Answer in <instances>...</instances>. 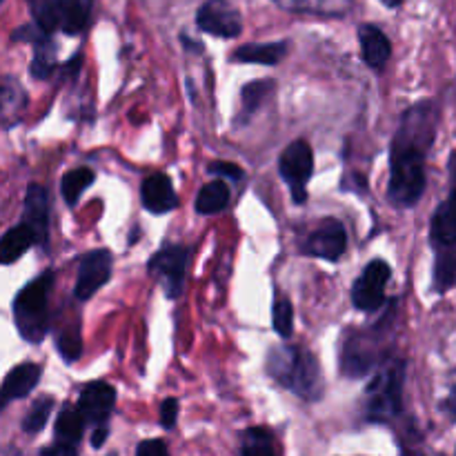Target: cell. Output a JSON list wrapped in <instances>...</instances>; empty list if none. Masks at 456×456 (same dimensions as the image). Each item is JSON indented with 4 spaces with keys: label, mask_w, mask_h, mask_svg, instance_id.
<instances>
[{
    "label": "cell",
    "mask_w": 456,
    "mask_h": 456,
    "mask_svg": "<svg viewBox=\"0 0 456 456\" xmlns=\"http://www.w3.org/2000/svg\"><path fill=\"white\" fill-rule=\"evenodd\" d=\"M227 205H230V187L221 178L200 187L199 196H196V212L203 214V216L223 212Z\"/></svg>",
    "instance_id": "24"
},
{
    "label": "cell",
    "mask_w": 456,
    "mask_h": 456,
    "mask_svg": "<svg viewBox=\"0 0 456 456\" xmlns=\"http://www.w3.org/2000/svg\"><path fill=\"white\" fill-rule=\"evenodd\" d=\"M27 4L34 25L45 34L61 29L62 34L78 36L87 27L94 0H27Z\"/></svg>",
    "instance_id": "6"
},
{
    "label": "cell",
    "mask_w": 456,
    "mask_h": 456,
    "mask_svg": "<svg viewBox=\"0 0 456 456\" xmlns=\"http://www.w3.org/2000/svg\"><path fill=\"white\" fill-rule=\"evenodd\" d=\"M34 245V236L25 225H16L0 236V265L16 263Z\"/></svg>",
    "instance_id": "23"
},
{
    "label": "cell",
    "mask_w": 456,
    "mask_h": 456,
    "mask_svg": "<svg viewBox=\"0 0 456 456\" xmlns=\"http://www.w3.org/2000/svg\"><path fill=\"white\" fill-rule=\"evenodd\" d=\"M142 205L151 214H167L176 209L178 199L172 181L165 174H154L142 181Z\"/></svg>",
    "instance_id": "19"
},
{
    "label": "cell",
    "mask_w": 456,
    "mask_h": 456,
    "mask_svg": "<svg viewBox=\"0 0 456 456\" xmlns=\"http://www.w3.org/2000/svg\"><path fill=\"white\" fill-rule=\"evenodd\" d=\"M265 370L279 386L288 387L305 401H319L323 396V377L319 361L303 346L272 347Z\"/></svg>",
    "instance_id": "3"
},
{
    "label": "cell",
    "mask_w": 456,
    "mask_h": 456,
    "mask_svg": "<svg viewBox=\"0 0 456 456\" xmlns=\"http://www.w3.org/2000/svg\"><path fill=\"white\" fill-rule=\"evenodd\" d=\"M377 341V337H370L368 332H359V330L346 334L341 346V370L346 377H365L381 363L383 354Z\"/></svg>",
    "instance_id": "7"
},
{
    "label": "cell",
    "mask_w": 456,
    "mask_h": 456,
    "mask_svg": "<svg viewBox=\"0 0 456 456\" xmlns=\"http://www.w3.org/2000/svg\"><path fill=\"white\" fill-rule=\"evenodd\" d=\"M136 456H169L167 445L160 439H147L142 444H138Z\"/></svg>",
    "instance_id": "33"
},
{
    "label": "cell",
    "mask_w": 456,
    "mask_h": 456,
    "mask_svg": "<svg viewBox=\"0 0 456 456\" xmlns=\"http://www.w3.org/2000/svg\"><path fill=\"white\" fill-rule=\"evenodd\" d=\"M450 194L430 218V245L435 249V289L448 292L456 285V151L450 159Z\"/></svg>",
    "instance_id": "2"
},
{
    "label": "cell",
    "mask_w": 456,
    "mask_h": 456,
    "mask_svg": "<svg viewBox=\"0 0 456 456\" xmlns=\"http://www.w3.org/2000/svg\"><path fill=\"white\" fill-rule=\"evenodd\" d=\"M272 92H274V80H254V83L245 85L243 87L245 116L254 114V111L263 105V101H265Z\"/></svg>",
    "instance_id": "29"
},
{
    "label": "cell",
    "mask_w": 456,
    "mask_h": 456,
    "mask_svg": "<svg viewBox=\"0 0 456 456\" xmlns=\"http://www.w3.org/2000/svg\"><path fill=\"white\" fill-rule=\"evenodd\" d=\"M196 25L218 38H236L243 31V18L230 0H205L196 13Z\"/></svg>",
    "instance_id": "11"
},
{
    "label": "cell",
    "mask_w": 456,
    "mask_h": 456,
    "mask_svg": "<svg viewBox=\"0 0 456 456\" xmlns=\"http://www.w3.org/2000/svg\"><path fill=\"white\" fill-rule=\"evenodd\" d=\"M347 248V234L346 227L341 225L334 218L319 223V225L312 230V234L307 236V240L303 243V252L310 254V256L325 258V261L337 263L338 258L346 254Z\"/></svg>",
    "instance_id": "12"
},
{
    "label": "cell",
    "mask_w": 456,
    "mask_h": 456,
    "mask_svg": "<svg viewBox=\"0 0 456 456\" xmlns=\"http://www.w3.org/2000/svg\"><path fill=\"white\" fill-rule=\"evenodd\" d=\"M27 107V94L13 76H0V118L16 125Z\"/></svg>",
    "instance_id": "20"
},
{
    "label": "cell",
    "mask_w": 456,
    "mask_h": 456,
    "mask_svg": "<svg viewBox=\"0 0 456 456\" xmlns=\"http://www.w3.org/2000/svg\"><path fill=\"white\" fill-rule=\"evenodd\" d=\"M92 183H94V172L89 167L69 169V172L62 176V183H61V194L62 199H65V203L67 205L78 203L80 194H83Z\"/></svg>",
    "instance_id": "27"
},
{
    "label": "cell",
    "mask_w": 456,
    "mask_h": 456,
    "mask_svg": "<svg viewBox=\"0 0 456 456\" xmlns=\"http://www.w3.org/2000/svg\"><path fill=\"white\" fill-rule=\"evenodd\" d=\"M208 172L212 176H221V178H232V181H240L243 178V169L234 163H223V160H216L208 167Z\"/></svg>",
    "instance_id": "31"
},
{
    "label": "cell",
    "mask_w": 456,
    "mask_h": 456,
    "mask_svg": "<svg viewBox=\"0 0 456 456\" xmlns=\"http://www.w3.org/2000/svg\"><path fill=\"white\" fill-rule=\"evenodd\" d=\"M53 272H43L18 292L13 301V319L20 337L27 343H40L49 330V294Z\"/></svg>",
    "instance_id": "4"
},
{
    "label": "cell",
    "mask_w": 456,
    "mask_h": 456,
    "mask_svg": "<svg viewBox=\"0 0 456 456\" xmlns=\"http://www.w3.org/2000/svg\"><path fill=\"white\" fill-rule=\"evenodd\" d=\"M279 172L289 185V190H292L294 200L303 203L305 200V185L312 178V172H314V156H312L310 142H289L279 159Z\"/></svg>",
    "instance_id": "8"
},
{
    "label": "cell",
    "mask_w": 456,
    "mask_h": 456,
    "mask_svg": "<svg viewBox=\"0 0 456 456\" xmlns=\"http://www.w3.org/2000/svg\"><path fill=\"white\" fill-rule=\"evenodd\" d=\"M111 276V254L107 249H92L83 256L76 279V298L89 301Z\"/></svg>",
    "instance_id": "13"
},
{
    "label": "cell",
    "mask_w": 456,
    "mask_h": 456,
    "mask_svg": "<svg viewBox=\"0 0 456 456\" xmlns=\"http://www.w3.org/2000/svg\"><path fill=\"white\" fill-rule=\"evenodd\" d=\"M272 321H274V330L279 337L289 338L294 332V310L292 303L288 301V297H276L274 310H272Z\"/></svg>",
    "instance_id": "30"
},
{
    "label": "cell",
    "mask_w": 456,
    "mask_h": 456,
    "mask_svg": "<svg viewBox=\"0 0 456 456\" xmlns=\"http://www.w3.org/2000/svg\"><path fill=\"white\" fill-rule=\"evenodd\" d=\"M178 419V401L176 399H165L163 405H160V426L165 430H172L176 426Z\"/></svg>",
    "instance_id": "32"
},
{
    "label": "cell",
    "mask_w": 456,
    "mask_h": 456,
    "mask_svg": "<svg viewBox=\"0 0 456 456\" xmlns=\"http://www.w3.org/2000/svg\"><path fill=\"white\" fill-rule=\"evenodd\" d=\"M85 430V421L80 417V412L76 410V405H65L62 412L58 414V421H56V441L61 445H71L74 448L76 444L80 441Z\"/></svg>",
    "instance_id": "25"
},
{
    "label": "cell",
    "mask_w": 456,
    "mask_h": 456,
    "mask_svg": "<svg viewBox=\"0 0 456 456\" xmlns=\"http://www.w3.org/2000/svg\"><path fill=\"white\" fill-rule=\"evenodd\" d=\"M187 261H190V249L183 245H165L150 258V274L160 281L169 298H176L181 294Z\"/></svg>",
    "instance_id": "9"
},
{
    "label": "cell",
    "mask_w": 456,
    "mask_h": 456,
    "mask_svg": "<svg viewBox=\"0 0 456 456\" xmlns=\"http://www.w3.org/2000/svg\"><path fill=\"white\" fill-rule=\"evenodd\" d=\"M383 4H386L387 9H396V7H401V4L405 3V0H381Z\"/></svg>",
    "instance_id": "37"
},
{
    "label": "cell",
    "mask_w": 456,
    "mask_h": 456,
    "mask_svg": "<svg viewBox=\"0 0 456 456\" xmlns=\"http://www.w3.org/2000/svg\"><path fill=\"white\" fill-rule=\"evenodd\" d=\"M52 410H53L52 396H40V399L31 405L29 412H27L25 421H22V430H25L27 435H38V432L47 426Z\"/></svg>",
    "instance_id": "28"
},
{
    "label": "cell",
    "mask_w": 456,
    "mask_h": 456,
    "mask_svg": "<svg viewBox=\"0 0 456 456\" xmlns=\"http://www.w3.org/2000/svg\"><path fill=\"white\" fill-rule=\"evenodd\" d=\"M38 456H76V450L71 445H52V448H45Z\"/></svg>",
    "instance_id": "35"
},
{
    "label": "cell",
    "mask_w": 456,
    "mask_h": 456,
    "mask_svg": "<svg viewBox=\"0 0 456 456\" xmlns=\"http://www.w3.org/2000/svg\"><path fill=\"white\" fill-rule=\"evenodd\" d=\"M405 361L390 359L368 386V419L377 423L395 421L403 412Z\"/></svg>",
    "instance_id": "5"
},
{
    "label": "cell",
    "mask_w": 456,
    "mask_h": 456,
    "mask_svg": "<svg viewBox=\"0 0 456 456\" xmlns=\"http://www.w3.org/2000/svg\"><path fill=\"white\" fill-rule=\"evenodd\" d=\"M22 225L31 232L34 243L47 248L49 240V199L45 187L29 185L25 196V212H22Z\"/></svg>",
    "instance_id": "16"
},
{
    "label": "cell",
    "mask_w": 456,
    "mask_h": 456,
    "mask_svg": "<svg viewBox=\"0 0 456 456\" xmlns=\"http://www.w3.org/2000/svg\"><path fill=\"white\" fill-rule=\"evenodd\" d=\"M281 9L316 16H346L352 9V0H272Z\"/></svg>",
    "instance_id": "22"
},
{
    "label": "cell",
    "mask_w": 456,
    "mask_h": 456,
    "mask_svg": "<svg viewBox=\"0 0 456 456\" xmlns=\"http://www.w3.org/2000/svg\"><path fill=\"white\" fill-rule=\"evenodd\" d=\"M240 456H279L276 454L274 436L265 428H249L243 435Z\"/></svg>",
    "instance_id": "26"
},
{
    "label": "cell",
    "mask_w": 456,
    "mask_h": 456,
    "mask_svg": "<svg viewBox=\"0 0 456 456\" xmlns=\"http://www.w3.org/2000/svg\"><path fill=\"white\" fill-rule=\"evenodd\" d=\"M441 412L450 419V423H456V386L450 387L448 396L441 401Z\"/></svg>",
    "instance_id": "34"
},
{
    "label": "cell",
    "mask_w": 456,
    "mask_h": 456,
    "mask_svg": "<svg viewBox=\"0 0 456 456\" xmlns=\"http://www.w3.org/2000/svg\"><path fill=\"white\" fill-rule=\"evenodd\" d=\"M40 374H43V368L36 363L16 365V368L4 377L3 387H0V412H3L12 401L25 399V396L38 386Z\"/></svg>",
    "instance_id": "17"
},
{
    "label": "cell",
    "mask_w": 456,
    "mask_h": 456,
    "mask_svg": "<svg viewBox=\"0 0 456 456\" xmlns=\"http://www.w3.org/2000/svg\"><path fill=\"white\" fill-rule=\"evenodd\" d=\"M359 43L365 65L381 71L392 56V43L390 38L383 34L381 27L372 25V22H363V25L359 27Z\"/></svg>",
    "instance_id": "18"
},
{
    "label": "cell",
    "mask_w": 456,
    "mask_h": 456,
    "mask_svg": "<svg viewBox=\"0 0 456 456\" xmlns=\"http://www.w3.org/2000/svg\"><path fill=\"white\" fill-rule=\"evenodd\" d=\"M105 439H107V426L96 428V430H94V435H92V445H94V448H101V445L105 444Z\"/></svg>",
    "instance_id": "36"
},
{
    "label": "cell",
    "mask_w": 456,
    "mask_h": 456,
    "mask_svg": "<svg viewBox=\"0 0 456 456\" xmlns=\"http://www.w3.org/2000/svg\"><path fill=\"white\" fill-rule=\"evenodd\" d=\"M114 403H116L114 387H111L110 383L94 381L83 387L76 410H78L85 423H89V426L94 428H101V426H107V419H110L111 410H114Z\"/></svg>",
    "instance_id": "14"
},
{
    "label": "cell",
    "mask_w": 456,
    "mask_h": 456,
    "mask_svg": "<svg viewBox=\"0 0 456 456\" xmlns=\"http://www.w3.org/2000/svg\"><path fill=\"white\" fill-rule=\"evenodd\" d=\"M441 111L435 101H421L401 114L390 147L387 199L395 208L410 209L428 185V154L435 147Z\"/></svg>",
    "instance_id": "1"
},
{
    "label": "cell",
    "mask_w": 456,
    "mask_h": 456,
    "mask_svg": "<svg viewBox=\"0 0 456 456\" xmlns=\"http://www.w3.org/2000/svg\"><path fill=\"white\" fill-rule=\"evenodd\" d=\"M0 3H3V0H0Z\"/></svg>",
    "instance_id": "38"
},
{
    "label": "cell",
    "mask_w": 456,
    "mask_h": 456,
    "mask_svg": "<svg viewBox=\"0 0 456 456\" xmlns=\"http://www.w3.org/2000/svg\"><path fill=\"white\" fill-rule=\"evenodd\" d=\"M392 270L386 261L377 258L370 263L352 288V303L361 312H374L386 303V285Z\"/></svg>",
    "instance_id": "10"
},
{
    "label": "cell",
    "mask_w": 456,
    "mask_h": 456,
    "mask_svg": "<svg viewBox=\"0 0 456 456\" xmlns=\"http://www.w3.org/2000/svg\"><path fill=\"white\" fill-rule=\"evenodd\" d=\"M12 38L34 45V61L29 67L31 76L38 80L49 78L52 71L56 69V45H53L52 36L45 34L38 25H25L13 31Z\"/></svg>",
    "instance_id": "15"
},
{
    "label": "cell",
    "mask_w": 456,
    "mask_h": 456,
    "mask_svg": "<svg viewBox=\"0 0 456 456\" xmlns=\"http://www.w3.org/2000/svg\"><path fill=\"white\" fill-rule=\"evenodd\" d=\"M288 40L279 43H249L236 49L232 53V61L236 62H258V65H276L281 58L288 53Z\"/></svg>",
    "instance_id": "21"
}]
</instances>
